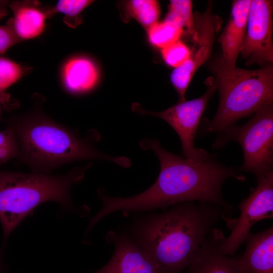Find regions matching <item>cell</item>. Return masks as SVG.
Masks as SVG:
<instances>
[{
  "label": "cell",
  "mask_w": 273,
  "mask_h": 273,
  "mask_svg": "<svg viewBox=\"0 0 273 273\" xmlns=\"http://www.w3.org/2000/svg\"><path fill=\"white\" fill-rule=\"evenodd\" d=\"M63 84L73 94H81L91 90L97 84L99 73L95 64L84 57L69 60L62 71Z\"/></svg>",
  "instance_id": "15"
},
{
  "label": "cell",
  "mask_w": 273,
  "mask_h": 273,
  "mask_svg": "<svg viewBox=\"0 0 273 273\" xmlns=\"http://www.w3.org/2000/svg\"><path fill=\"white\" fill-rule=\"evenodd\" d=\"M11 7L14 12L13 20L11 23L21 40L33 38L42 33L48 11L26 3L15 2Z\"/></svg>",
  "instance_id": "16"
},
{
  "label": "cell",
  "mask_w": 273,
  "mask_h": 273,
  "mask_svg": "<svg viewBox=\"0 0 273 273\" xmlns=\"http://www.w3.org/2000/svg\"><path fill=\"white\" fill-rule=\"evenodd\" d=\"M206 93L201 97L178 103L160 112H152L144 109L138 103L132 104V110L141 115L152 116L166 121L177 134L181 144L183 157L192 161H200L210 155L201 148L195 147V138L198 130L201 117L208 102L217 89L213 80L208 82Z\"/></svg>",
  "instance_id": "7"
},
{
  "label": "cell",
  "mask_w": 273,
  "mask_h": 273,
  "mask_svg": "<svg viewBox=\"0 0 273 273\" xmlns=\"http://www.w3.org/2000/svg\"><path fill=\"white\" fill-rule=\"evenodd\" d=\"M163 59L168 66L176 68L183 65L190 57L191 49L178 40L171 46L161 49Z\"/></svg>",
  "instance_id": "22"
},
{
  "label": "cell",
  "mask_w": 273,
  "mask_h": 273,
  "mask_svg": "<svg viewBox=\"0 0 273 273\" xmlns=\"http://www.w3.org/2000/svg\"><path fill=\"white\" fill-rule=\"evenodd\" d=\"M215 70L219 105L211 120L205 118L200 122L199 132L202 134H219L273 101L272 63L254 70L237 67L226 70L216 66Z\"/></svg>",
  "instance_id": "5"
},
{
  "label": "cell",
  "mask_w": 273,
  "mask_h": 273,
  "mask_svg": "<svg viewBox=\"0 0 273 273\" xmlns=\"http://www.w3.org/2000/svg\"><path fill=\"white\" fill-rule=\"evenodd\" d=\"M89 162L61 175L0 170V222L6 241L12 231L34 209L48 201L84 216L88 208H77L70 196L72 187L80 182L91 167Z\"/></svg>",
  "instance_id": "4"
},
{
  "label": "cell",
  "mask_w": 273,
  "mask_h": 273,
  "mask_svg": "<svg viewBox=\"0 0 273 273\" xmlns=\"http://www.w3.org/2000/svg\"><path fill=\"white\" fill-rule=\"evenodd\" d=\"M7 126L17 139V159L32 172L49 174L64 164L84 160H106L126 168L131 165L127 157L111 156L99 150L95 145L100 135L95 129L81 136L75 129L38 113L13 118Z\"/></svg>",
  "instance_id": "3"
},
{
  "label": "cell",
  "mask_w": 273,
  "mask_h": 273,
  "mask_svg": "<svg viewBox=\"0 0 273 273\" xmlns=\"http://www.w3.org/2000/svg\"><path fill=\"white\" fill-rule=\"evenodd\" d=\"M245 251L237 258L245 273H273V226L247 236Z\"/></svg>",
  "instance_id": "14"
},
{
  "label": "cell",
  "mask_w": 273,
  "mask_h": 273,
  "mask_svg": "<svg viewBox=\"0 0 273 273\" xmlns=\"http://www.w3.org/2000/svg\"><path fill=\"white\" fill-rule=\"evenodd\" d=\"M251 2L250 0H237L233 3L230 19L218 38L222 57L216 66L220 68L232 70L236 67L245 36Z\"/></svg>",
  "instance_id": "12"
},
{
  "label": "cell",
  "mask_w": 273,
  "mask_h": 273,
  "mask_svg": "<svg viewBox=\"0 0 273 273\" xmlns=\"http://www.w3.org/2000/svg\"><path fill=\"white\" fill-rule=\"evenodd\" d=\"M254 114L246 123L230 126L218 134L212 147L218 150L231 141L238 142L244 158L239 171L257 177L273 170V101Z\"/></svg>",
  "instance_id": "6"
},
{
  "label": "cell",
  "mask_w": 273,
  "mask_h": 273,
  "mask_svg": "<svg viewBox=\"0 0 273 273\" xmlns=\"http://www.w3.org/2000/svg\"><path fill=\"white\" fill-rule=\"evenodd\" d=\"M192 9V1H170L168 11L164 20L181 27L184 30L183 34L194 43L197 40V34Z\"/></svg>",
  "instance_id": "18"
},
{
  "label": "cell",
  "mask_w": 273,
  "mask_h": 273,
  "mask_svg": "<svg viewBox=\"0 0 273 273\" xmlns=\"http://www.w3.org/2000/svg\"><path fill=\"white\" fill-rule=\"evenodd\" d=\"M1 254H0V273H2L1 272Z\"/></svg>",
  "instance_id": "25"
},
{
  "label": "cell",
  "mask_w": 273,
  "mask_h": 273,
  "mask_svg": "<svg viewBox=\"0 0 273 273\" xmlns=\"http://www.w3.org/2000/svg\"><path fill=\"white\" fill-rule=\"evenodd\" d=\"M19 147L13 130L9 127L0 131V166L17 158Z\"/></svg>",
  "instance_id": "23"
},
{
  "label": "cell",
  "mask_w": 273,
  "mask_h": 273,
  "mask_svg": "<svg viewBox=\"0 0 273 273\" xmlns=\"http://www.w3.org/2000/svg\"><path fill=\"white\" fill-rule=\"evenodd\" d=\"M139 145L143 150L154 152L158 158L160 167L156 180L144 192L130 197H110L101 193L99 198L102 206L98 212L101 217L118 211L128 216L199 201L219 206L223 211L224 219L231 218L234 209L224 199L222 190L228 179L245 180L246 177L238 168L221 163L212 154L202 161L189 160L167 151L155 139H143Z\"/></svg>",
  "instance_id": "1"
},
{
  "label": "cell",
  "mask_w": 273,
  "mask_h": 273,
  "mask_svg": "<svg viewBox=\"0 0 273 273\" xmlns=\"http://www.w3.org/2000/svg\"><path fill=\"white\" fill-rule=\"evenodd\" d=\"M169 208L135 220L131 237L162 273H183L224 212L219 206L199 201Z\"/></svg>",
  "instance_id": "2"
},
{
  "label": "cell",
  "mask_w": 273,
  "mask_h": 273,
  "mask_svg": "<svg viewBox=\"0 0 273 273\" xmlns=\"http://www.w3.org/2000/svg\"><path fill=\"white\" fill-rule=\"evenodd\" d=\"M121 18L125 22L136 20L147 32L158 22L160 15L159 3L154 0H130L121 3Z\"/></svg>",
  "instance_id": "17"
},
{
  "label": "cell",
  "mask_w": 273,
  "mask_h": 273,
  "mask_svg": "<svg viewBox=\"0 0 273 273\" xmlns=\"http://www.w3.org/2000/svg\"><path fill=\"white\" fill-rule=\"evenodd\" d=\"M21 40L11 23L7 25H0V55Z\"/></svg>",
  "instance_id": "24"
},
{
  "label": "cell",
  "mask_w": 273,
  "mask_h": 273,
  "mask_svg": "<svg viewBox=\"0 0 273 273\" xmlns=\"http://www.w3.org/2000/svg\"><path fill=\"white\" fill-rule=\"evenodd\" d=\"M224 237L214 228L190 263L185 273H245L239 267L237 258L222 253L219 249Z\"/></svg>",
  "instance_id": "13"
},
{
  "label": "cell",
  "mask_w": 273,
  "mask_h": 273,
  "mask_svg": "<svg viewBox=\"0 0 273 273\" xmlns=\"http://www.w3.org/2000/svg\"><path fill=\"white\" fill-rule=\"evenodd\" d=\"M272 1H251L240 54L247 64L261 66L273 62Z\"/></svg>",
  "instance_id": "10"
},
{
  "label": "cell",
  "mask_w": 273,
  "mask_h": 273,
  "mask_svg": "<svg viewBox=\"0 0 273 273\" xmlns=\"http://www.w3.org/2000/svg\"><path fill=\"white\" fill-rule=\"evenodd\" d=\"M256 186L238 206L240 216L225 221L231 233L221 241L219 249L226 255L236 254L256 222L273 215V170L256 177Z\"/></svg>",
  "instance_id": "8"
},
{
  "label": "cell",
  "mask_w": 273,
  "mask_h": 273,
  "mask_svg": "<svg viewBox=\"0 0 273 273\" xmlns=\"http://www.w3.org/2000/svg\"><path fill=\"white\" fill-rule=\"evenodd\" d=\"M93 2L89 0L59 1L52 11L53 14L59 12L65 14V23L71 27H75L81 22L80 13Z\"/></svg>",
  "instance_id": "21"
},
{
  "label": "cell",
  "mask_w": 273,
  "mask_h": 273,
  "mask_svg": "<svg viewBox=\"0 0 273 273\" xmlns=\"http://www.w3.org/2000/svg\"><path fill=\"white\" fill-rule=\"evenodd\" d=\"M106 239L114 245V253L104 266L93 273H162L131 236L110 231Z\"/></svg>",
  "instance_id": "11"
},
{
  "label": "cell",
  "mask_w": 273,
  "mask_h": 273,
  "mask_svg": "<svg viewBox=\"0 0 273 273\" xmlns=\"http://www.w3.org/2000/svg\"><path fill=\"white\" fill-rule=\"evenodd\" d=\"M197 39L191 49L189 59L171 73L170 81L178 96V103L186 101L189 85L199 68L210 57L216 34L220 29L222 19L213 14L210 4L203 13L194 14Z\"/></svg>",
  "instance_id": "9"
},
{
  "label": "cell",
  "mask_w": 273,
  "mask_h": 273,
  "mask_svg": "<svg viewBox=\"0 0 273 273\" xmlns=\"http://www.w3.org/2000/svg\"><path fill=\"white\" fill-rule=\"evenodd\" d=\"M23 70L21 66L7 58L0 57V102L8 106L9 96L5 91L16 82L21 77Z\"/></svg>",
  "instance_id": "20"
},
{
  "label": "cell",
  "mask_w": 273,
  "mask_h": 273,
  "mask_svg": "<svg viewBox=\"0 0 273 273\" xmlns=\"http://www.w3.org/2000/svg\"><path fill=\"white\" fill-rule=\"evenodd\" d=\"M147 32L149 41L163 49L179 40L184 30L178 25L164 19L155 23Z\"/></svg>",
  "instance_id": "19"
}]
</instances>
